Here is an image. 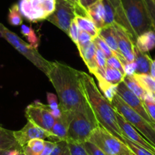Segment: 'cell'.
Returning a JSON list of instances; mask_svg holds the SVG:
<instances>
[{
  "label": "cell",
  "instance_id": "7dc6e473",
  "mask_svg": "<svg viewBox=\"0 0 155 155\" xmlns=\"http://www.w3.org/2000/svg\"><path fill=\"white\" fill-rule=\"evenodd\" d=\"M33 28L31 27H28L25 25H21V33L23 34L25 37H28L32 31Z\"/></svg>",
  "mask_w": 155,
  "mask_h": 155
},
{
  "label": "cell",
  "instance_id": "ee69618b",
  "mask_svg": "<svg viewBox=\"0 0 155 155\" xmlns=\"http://www.w3.org/2000/svg\"><path fill=\"white\" fill-rule=\"evenodd\" d=\"M56 146V142L50 141H45V146L41 155H50Z\"/></svg>",
  "mask_w": 155,
  "mask_h": 155
},
{
  "label": "cell",
  "instance_id": "4fadbf2b",
  "mask_svg": "<svg viewBox=\"0 0 155 155\" xmlns=\"http://www.w3.org/2000/svg\"><path fill=\"white\" fill-rule=\"evenodd\" d=\"M14 136L18 145L22 149V147L26 145L28 141L34 138L48 139L50 134L48 132L36 126L31 122L28 121L27 124L21 129L14 131Z\"/></svg>",
  "mask_w": 155,
  "mask_h": 155
},
{
  "label": "cell",
  "instance_id": "d6986e66",
  "mask_svg": "<svg viewBox=\"0 0 155 155\" xmlns=\"http://www.w3.org/2000/svg\"><path fill=\"white\" fill-rule=\"evenodd\" d=\"M13 149L22 150L15 138L14 131H10L0 126V150Z\"/></svg>",
  "mask_w": 155,
  "mask_h": 155
},
{
  "label": "cell",
  "instance_id": "7bdbcfd3",
  "mask_svg": "<svg viewBox=\"0 0 155 155\" xmlns=\"http://www.w3.org/2000/svg\"><path fill=\"white\" fill-rule=\"evenodd\" d=\"M124 66V71L126 75H133L135 73H136V64L135 62H127Z\"/></svg>",
  "mask_w": 155,
  "mask_h": 155
},
{
  "label": "cell",
  "instance_id": "e0dca14e",
  "mask_svg": "<svg viewBox=\"0 0 155 155\" xmlns=\"http://www.w3.org/2000/svg\"><path fill=\"white\" fill-rule=\"evenodd\" d=\"M85 16L94 22L98 29L104 27V8L102 0H99L86 11Z\"/></svg>",
  "mask_w": 155,
  "mask_h": 155
},
{
  "label": "cell",
  "instance_id": "bcb514c9",
  "mask_svg": "<svg viewBox=\"0 0 155 155\" xmlns=\"http://www.w3.org/2000/svg\"><path fill=\"white\" fill-rule=\"evenodd\" d=\"M142 101H148V102L155 103V93L153 92L146 91Z\"/></svg>",
  "mask_w": 155,
  "mask_h": 155
},
{
  "label": "cell",
  "instance_id": "ac0fdd59",
  "mask_svg": "<svg viewBox=\"0 0 155 155\" xmlns=\"http://www.w3.org/2000/svg\"><path fill=\"white\" fill-rule=\"evenodd\" d=\"M135 47L142 53H147L155 48V31H146L137 37Z\"/></svg>",
  "mask_w": 155,
  "mask_h": 155
},
{
  "label": "cell",
  "instance_id": "74e56055",
  "mask_svg": "<svg viewBox=\"0 0 155 155\" xmlns=\"http://www.w3.org/2000/svg\"><path fill=\"white\" fill-rule=\"evenodd\" d=\"M144 2H145L147 11L150 15L153 29L155 31V2L153 0H144Z\"/></svg>",
  "mask_w": 155,
  "mask_h": 155
},
{
  "label": "cell",
  "instance_id": "816d5d0a",
  "mask_svg": "<svg viewBox=\"0 0 155 155\" xmlns=\"http://www.w3.org/2000/svg\"><path fill=\"white\" fill-rule=\"evenodd\" d=\"M110 2H111L113 7H116L120 5V0H110Z\"/></svg>",
  "mask_w": 155,
  "mask_h": 155
},
{
  "label": "cell",
  "instance_id": "681fc988",
  "mask_svg": "<svg viewBox=\"0 0 155 155\" xmlns=\"http://www.w3.org/2000/svg\"><path fill=\"white\" fill-rule=\"evenodd\" d=\"M150 74L155 79V59H152L151 64H150Z\"/></svg>",
  "mask_w": 155,
  "mask_h": 155
},
{
  "label": "cell",
  "instance_id": "f1b7e54d",
  "mask_svg": "<svg viewBox=\"0 0 155 155\" xmlns=\"http://www.w3.org/2000/svg\"><path fill=\"white\" fill-rule=\"evenodd\" d=\"M104 8V26L112 25L115 22V8L110 0H102Z\"/></svg>",
  "mask_w": 155,
  "mask_h": 155
},
{
  "label": "cell",
  "instance_id": "3957f363",
  "mask_svg": "<svg viewBox=\"0 0 155 155\" xmlns=\"http://www.w3.org/2000/svg\"><path fill=\"white\" fill-rule=\"evenodd\" d=\"M99 126L89 104L73 113L68 130L67 141L83 144L88 141L91 135Z\"/></svg>",
  "mask_w": 155,
  "mask_h": 155
},
{
  "label": "cell",
  "instance_id": "8fae6325",
  "mask_svg": "<svg viewBox=\"0 0 155 155\" xmlns=\"http://www.w3.org/2000/svg\"><path fill=\"white\" fill-rule=\"evenodd\" d=\"M116 94L119 95L122 98L123 101L126 104L129 106L131 108L133 109L135 112L141 115L143 118L150 123L151 125H154L153 122L150 118L149 115L147 114V111L145 110L143 101L140 99L138 97H137L132 91H131L127 86L125 84L124 82H122L117 86V91H116Z\"/></svg>",
  "mask_w": 155,
  "mask_h": 155
},
{
  "label": "cell",
  "instance_id": "d4e9b609",
  "mask_svg": "<svg viewBox=\"0 0 155 155\" xmlns=\"http://www.w3.org/2000/svg\"><path fill=\"white\" fill-rule=\"evenodd\" d=\"M132 76L145 91L155 93V79L150 74L135 73Z\"/></svg>",
  "mask_w": 155,
  "mask_h": 155
},
{
  "label": "cell",
  "instance_id": "9f6ffc18",
  "mask_svg": "<svg viewBox=\"0 0 155 155\" xmlns=\"http://www.w3.org/2000/svg\"><path fill=\"white\" fill-rule=\"evenodd\" d=\"M153 2H155V0H153Z\"/></svg>",
  "mask_w": 155,
  "mask_h": 155
},
{
  "label": "cell",
  "instance_id": "52a82bcc",
  "mask_svg": "<svg viewBox=\"0 0 155 155\" xmlns=\"http://www.w3.org/2000/svg\"><path fill=\"white\" fill-rule=\"evenodd\" d=\"M88 141L96 144L107 155H134L123 141L100 126L93 131Z\"/></svg>",
  "mask_w": 155,
  "mask_h": 155
},
{
  "label": "cell",
  "instance_id": "4316f807",
  "mask_svg": "<svg viewBox=\"0 0 155 155\" xmlns=\"http://www.w3.org/2000/svg\"><path fill=\"white\" fill-rule=\"evenodd\" d=\"M123 82L125 83V84L127 86V87L131 91L133 92L137 97H138L142 101L146 91L139 85V84H138V83L137 82L136 80L134 78L133 76L126 75L124 78V81H123Z\"/></svg>",
  "mask_w": 155,
  "mask_h": 155
},
{
  "label": "cell",
  "instance_id": "ab89813d",
  "mask_svg": "<svg viewBox=\"0 0 155 155\" xmlns=\"http://www.w3.org/2000/svg\"><path fill=\"white\" fill-rule=\"evenodd\" d=\"M47 101H48V106L50 107V110H56V109L59 108V102H58L57 96L52 93L47 94Z\"/></svg>",
  "mask_w": 155,
  "mask_h": 155
},
{
  "label": "cell",
  "instance_id": "5bb4252c",
  "mask_svg": "<svg viewBox=\"0 0 155 155\" xmlns=\"http://www.w3.org/2000/svg\"><path fill=\"white\" fill-rule=\"evenodd\" d=\"M74 112H62L59 118L56 119L54 125L49 132L50 137L47 141L57 142L59 141H67L69 123Z\"/></svg>",
  "mask_w": 155,
  "mask_h": 155
},
{
  "label": "cell",
  "instance_id": "7c38bea8",
  "mask_svg": "<svg viewBox=\"0 0 155 155\" xmlns=\"http://www.w3.org/2000/svg\"><path fill=\"white\" fill-rule=\"evenodd\" d=\"M113 26L114 27L116 37L120 53L127 62H135V44L132 41L131 36L125 28L116 23H113Z\"/></svg>",
  "mask_w": 155,
  "mask_h": 155
},
{
  "label": "cell",
  "instance_id": "db71d44e",
  "mask_svg": "<svg viewBox=\"0 0 155 155\" xmlns=\"http://www.w3.org/2000/svg\"><path fill=\"white\" fill-rule=\"evenodd\" d=\"M21 155H25V154H24V153L21 152Z\"/></svg>",
  "mask_w": 155,
  "mask_h": 155
},
{
  "label": "cell",
  "instance_id": "f546056e",
  "mask_svg": "<svg viewBox=\"0 0 155 155\" xmlns=\"http://www.w3.org/2000/svg\"><path fill=\"white\" fill-rule=\"evenodd\" d=\"M123 142L129 147V148L130 149L131 151L133 153L134 155H154L151 152L147 150V149L144 148L141 146L132 142V141L128 139L126 137H124V141H123Z\"/></svg>",
  "mask_w": 155,
  "mask_h": 155
},
{
  "label": "cell",
  "instance_id": "5b68a950",
  "mask_svg": "<svg viewBox=\"0 0 155 155\" xmlns=\"http://www.w3.org/2000/svg\"><path fill=\"white\" fill-rule=\"evenodd\" d=\"M0 36L5 39L18 52L31 61L37 68L41 70L45 74L50 69L51 62L43 57L37 51L28 43L25 42L16 34L9 31L2 23H0Z\"/></svg>",
  "mask_w": 155,
  "mask_h": 155
},
{
  "label": "cell",
  "instance_id": "6da1fadb",
  "mask_svg": "<svg viewBox=\"0 0 155 155\" xmlns=\"http://www.w3.org/2000/svg\"><path fill=\"white\" fill-rule=\"evenodd\" d=\"M46 75L56 90L62 112H74L88 104L83 93L80 71L61 62H51Z\"/></svg>",
  "mask_w": 155,
  "mask_h": 155
},
{
  "label": "cell",
  "instance_id": "ffe728a7",
  "mask_svg": "<svg viewBox=\"0 0 155 155\" xmlns=\"http://www.w3.org/2000/svg\"><path fill=\"white\" fill-rule=\"evenodd\" d=\"M94 75L96 77L98 82V86L101 92L104 95V97L111 103L114 97L116 95V91H117V86L114 84H110V82L105 79V78L101 75L97 71H94L93 73Z\"/></svg>",
  "mask_w": 155,
  "mask_h": 155
},
{
  "label": "cell",
  "instance_id": "11a10c76",
  "mask_svg": "<svg viewBox=\"0 0 155 155\" xmlns=\"http://www.w3.org/2000/svg\"><path fill=\"white\" fill-rule=\"evenodd\" d=\"M153 127H154V128H155V124H154V125H153Z\"/></svg>",
  "mask_w": 155,
  "mask_h": 155
},
{
  "label": "cell",
  "instance_id": "7a4b0ae2",
  "mask_svg": "<svg viewBox=\"0 0 155 155\" xmlns=\"http://www.w3.org/2000/svg\"><path fill=\"white\" fill-rule=\"evenodd\" d=\"M81 84L84 97L99 126L122 141H124V136L116 120V111L102 94L93 78L87 73L81 71Z\"/></svg>",
  "mask_w": 155,
  "mask_h": 155
},
{
  "label": "cell",
  "instance_id": "b9f144b4",
  "mask_svg": "<svg viewBox=\"0 0 155 155\" xmlns=\"http://www.w3.org/2000/svg\"><path fill=\"white\" fill-rule=\"evenodd\" d=\"M99 0H79V6L81 11L85 15V12L91 5L97 2Z\"/></svg>",
  "mask_w": 155,
  "mask_h": 155
},
{
  "label": "cell",
  "instance_id": "c3c4849f",
  "mask_svg": "<svg viewBox=\"0 0 155 155\" xmlns=\"http://www.w3.org/2000/svg\"><path fill=\"white\" fill-rule=\"evenodd\" d=\"M51 113L53 116V117L56 120V119L59 118L61 116V115H62V111H61L60 108H58L56 109V110H51Z\"/></svg>",
  "mask_w": 155,
  "mask_h": 155
},
{
  "label": "cell",
  "instance_id": "1f68e13d",
  "mask_svg": "<svg viewBox=\"0 0 155 155\" xmlns=\"http://www.w3.org/2000/svg\"><path fill=\"white\" fill-rule=\"evenodd\" d=\"M93 42L94 43L96 47H97V48H99L100 50L105 54L107 59L114 55L113 54V51L111 50V49L110 48V47L107 45V43H106L99 35L93 39Z\"/></svg>",
  "mask_w": 155,
  "mask_h": 155
},
{
  "label": "cell",
  "instance_id": "9a60e30c",
  "mask_svg": "<svg viewBox=\"0 0 155 155\" xmlns=\"http://www.w3.org/2000/svg\"><path fill=\"white\" fill-rule=\"evenodd\" d=\"M99 36L101 38L105 41L107 44V45L110 47L111 50L113 51L114 56L118 58L123 65H126L127 63L126 60L122 53H120V50L119 49L118 44H117V40L116 37V32H115L114 27L112 25H107V26H104L99 31Z\"/></svg>",
  "mask_w": 155,
  "mask_h": 155
},
{
  "label": "cell",
  "instance_id": "7402d4cb",
  "mask_svg": "<svg viewBox=\"0 0 155 155\" xmlns=\"http://www.w3.org/2000/svg\"><path fill=\"white\" fill-rule=\"evenodd\" d=\"M74 20L80 30H82V31L87 32L93 37V39L99 35L100 30L97 28L96 25L88 17L82 15L77 14Z\"/></svg>",
  "mask_w": 155,
  "mask_h": 155
},
{
  "label": "cell",
  "instance_id": "4dcf8cb0",
  "mask_svg": "<svg viewBox=\"0 0 155 155\" xmlns=\"http://www.w3.org/2000/svg\"><path fill=\"white\" fill-rule=\"evenodd\" d=\"M50 155H71L68 141H59L56 142V146Z\"/></svg>",
  "mask_w": 155,
  "mask_h": 155
},
{
  "label": "cell",
  "instance_id": "277c9868",
  "mask_svg": "<svg viewBox=\"0 0 155 155\" xmlns=\"http://www.w3.org/2000/svg\"><path fill=\"white\" fill-rule=\"evenodd\" d=\"M120 2L137 37L146 31L153 30L144 0H120Z\"/></svg>",
  "mask_w": 155,
  "mask_h": 155
},
{
  "label": "cell",
  "instance_id": "f5cc1de1",
  "mask_svg": "<svg viewBox=\"0 0 155 155\" xmlns=\"http://www.w3.org/2000/svg\"><path fill=\"white\" fill-rule=\"evenodd\" d=\"M9 150H0V155H8V153Z\"/></svg>",
  "mask_w": 155,
  "mask_h": 155
},
{
  "label": "cell",
  "instance_id": "8d00e7d4",
  "mask_svg": "<svg viewBox=\"0 0 155 155\" xmlns=\"http://www.w3.org/2000/svg\"><path fill=\"white\" fill-rule=\"evenodd\" d=\"M79 31H80L79 28H78V26L77 24H76V22L74 21V20L72 22H71V25H70L69 29H68V35L69 36L71 40L74 43V44H75L76 46H77L78 42Z\"/></svg>",
  "mask_w": 155,
  "mask_h": 155
},
{
  "label": "cell",
  "instance_id": "603a6c76",
  "mask_svg": "<svg viewBox=\"0 0 155 155\" xmlns=\"http://www.w3.org/2000/svg\"><path fill=\"white\" fill-rule=\"evenodd\" d=\"M20 12L22 16L32 23L41 21V18L34 10L29 0H20L18 3Z\"/></svg>",
  "mask_w": 155,
  "mask_h": 155
},
{
  "label": "cell",
  "instance_id": "8992f818",
  "mask_svg": "<svg viewBox=\"0 0 155 155\" xmlns=\"http://www.w3.org/2000/svg\"><path fill=\"white\" fill-rule=\"evenodd\" d=\"M110 104L119 114L121 115L126 121L133 126L155 147V128L153 125L146 121L141 115L126 104L119 95L116 94Z\"/></svg>",
  "mask_w": 155,
  "mask_h": 155
},
{
  "label": "cell",
  "instance_id": "83f0119b",
  "mask_svg": "<svg viewBox=\"0 0 155 155\" xmlns=\"http://www.w3.org/2000/svg\"><path fill=\"white\" fill-rule=\"evenodd\" d=\"M8 21L12 26H19L22 25L23 18L20 12L18 4H14L9 8L8 15Z\"/></svg>",
  "mask_w": 155,
  "mask_h": 155
},
{
  "label": "cell",
  "instance_id": "f35d334b",
  "mask_svg": "<svg viewBox=\"0 0 155 155\" xmlns=\"http://www.w3.org/2000/svg\"><path fill=\"white\" fill-rule=\"evenodd\" d=\"M145 110L150 118L151 119L153 123H155V103L148 102V101H143Z\"/></svg>",
  "mask_w": 155,
  "mask_h": 155
},
{
  "label": "cell",
  "instance_id": "d590c367",
  "mask_svg": "<svg viewBox=\"0 0 155 155\" xmlns=\"http://www.w3.org/2000/svg\"><path fill=\"white\" fill-rule=\"evenodd\" d=\"M91 41H93V37L85 31L80 30L79 36H78V42L77 44L78 50L88 44Z\"/></svg>",
  "mask_w": 155,
  "mask_h": 155
},
{
  "label": "cell",
  "instance_id": "ba28073f",
  "mask_svg": "<svg viewBox=\"0 0 155 155\" xmlns=\"http://www.w3.org/2000/svg\"><path fill=\"white\" fill-rule=\"evenodd\" d=\"M25 116L28 121L31 122L48 132L56 121V119L52 115L50 107L39 101H34L26 107Z\"/></svg>",
  "mask_w": 155,
  "mask_h": 155
},
{
  "label": "cell",
  "instance_id": "836d02e7",
  "mask_svg": "<svg viewBox=\"0 0 155 155\" xmlns=\"http://www.w3.org/2000/svg\"><path fill=\"white\" fill-rule=\"evenodd\" d=\"M82 144L89 155H107V153L103 151L99 147L91 141H87Z\"/></svg>",
  "mask_w": 155,
  "mask_h": 155
},
{
  "label": "cell",
  "instance_id": "30bf717a",
  "mask_svg": "<svg viewBox=\"0 0 155 155\" xmlns=\"http://www.w3.org/2000/svg\"><path fill=\"white\" fill-rule=\"evenodd\" d=\"M116 120L119 126L121 129L122 134L124 137L127 138L132 142L141 146L144 148L147 149L150 152L155 155V147L149 142L133 126L126 121L123 116L116 112Z\"/></svg>",
  "mask_w": 155,
  "mask_h": 155
},
{
  "label": "cell",
  "instance_id": "9c48e42d",
  "mask_svg": "<svg viewBox=\"0 0 155 155\" xmlns=\"http://www.w3.org/2000/svg\"><path fill=\"white\" fill-rule=\"evenodd\" d=\"M77 14V9L72 5L64 0H56V6L54 12L46 20L68 34L70 25Z\"/></svg>",
  "mask_w": 155,
  "mask_h": 155
},
{
  "label": "cell",
  "instance_id": "44dd1931",
  "mask_svg": "<svg viewBox=\"0 0 155 155\" xmlns=\"http://www.w3.org/2000/svg\"><path fill=\"white\" fill-rule=\"evenodd\" d=\"M152 59L148 54L142 53L135 47V62L136 64V73L149 74Z\"/></svg>",
  "mask_w": 155,
  "mask_h": 155
},
{
  "label": "cell",
  "instance_id": "484cf974",
  "mask_svg": "<svg viewBox=\"0 0 155 155\" xmlns=\"http://www.w3.org/2000/svg\"><path fill=\"white\" fill-rule=\"evenodd\" d=\"M126 74L120 71L110 67H106L104 77L108 82L114 85L118 86L120 83L123 82Z\"/></svg>",
  "mask_w": 155,
  "mask_h": 155
},
{
  "label": "cell",
  "instance_id": "e575fe53",
  "mask_svg": "<svg viewBox=\"0 0 155 155\" xmlns=\"http://www.w3.org/2000/svg\"><path fill=\"white\" fill-rule=\"evenodd\" d=\"M107 67H110V68L117 69L119 70V71H121V72L124 73L125 74L123 64L122 63L121 61H120L118 58L116 57V56H114V55L107 59Z\"/></svg>",
  "mask_w": 155,
  "mask_h": 155
},
{
  "label": "cell",
  "instance_id": "60d3db41",
  "mask_svg": "<svg viewBox=\"0 0 155 155\" xmlns=\"http://www.w3.org/2000/svg\"><path fill=\"white\" fill-rule=\"evenodd\" d=\"M26 37L27 39H28V42H29L30 45L32 46L34 48L37 49V47H38L39 46V43H40V40H39L38 37H37V34H36V32L34 31V29L32 30L31 34Z\"/></svg>",
  "mask_w": 155,
  "mask_h": 155
},
{
  "label": "cell",
  "instance_id": "d6a6232c",
  "mask_svg": "<svg viewBox=\"0 0 155 155\" xmlns=\"http://www.w3.org/2000/svg\"><path fill=\"white\" fill-rule=\"evenodd\" d=\"M68 141V147H69L71 155H89L88 153L84 149L82 144L75 143L70 141Z\"/></svg>",
  "mask_w": 155,
  "mask_h": 155
},
{
  "label": "cell",
  "instance_id": "f6af8a7d",
  "mask_svg": "<svg viewBox=\"0 0 155 155\" xmlns=\"http://www.w3.org/2000/svg\"><path fill=\"white\" fill-rule=\"evenodd\" d=\"M64 1H65V2H68V3H70V4H71V5H72L73 6L75 7L76 9H77V11H78V14L84 15V13H83V12L81 11V8H80L79 0H64Z\"/></svg>",
  "mask_w": 155,
  "mask_h": 155
},
{
  "label": "cell",
  "instance_id": "2e32d148",
  "mask_svg": "<svg viewBox=\"0 0 155 155\" xmlns=\"http://www.w3.org/2000/svg\"><path fill=\"white\" fill-rule=\"evenodd\" d=\"M97 47L94 43L91 41L87 45L78 49V52L82 58L83 61L87 65V68L91 73L93 74L97 70V63L96 59Z\"/></svg>",
  "mask_w": 155,
  "mask_h": 155
},
{
  "label": "cell",
  "instance_id": "f907efd6",
  "mask_svg": "<svg viewBox=\"0 0 155 155\" xmlns=\"http://www.w3.org/2000/svg\"><path fill=\"white\" fill-rule=\"evenodd\" d=\"M21 150H18V149H13V150H10L8 151V155H21Z\"/></svg>",
  "mask_w": 155,
  "mask_h": 155
},
{
  "label": "cell",
  "instance_id": "cb8c5ba5",
  "mask_svg": "<svg viewBox=\"0 0 155 155\" xmlns=\"http://www.w3.org/2000/svg\"><path fill=\"white\" fill-rule=\"evenodd\" d=\"M45 146V140L34 138L22 147L21 152L25 155H41Z\"/></svg>",
  "mask_w": 155,
  "mask_h": 155
}]
</instances>
